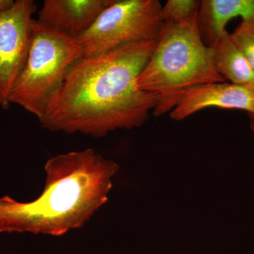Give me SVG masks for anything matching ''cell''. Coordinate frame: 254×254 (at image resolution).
Masks as SVG:
<instances>
[{"label": "cell", "instance_id": "cell-1", "mask_svg": "<svg viewBox=\"0 0 254 254\" xmlns=\"http://www.w3.org/2000/svg\"><path fill=\"white\" fill-rule=\"evenodd\" d=\"M156 41L141 42L73 65L39 123L43 128L96 138L146 122L158 104L155 95L141 91L136 79L153 54Z\"/></svg>", "mask_w": 254, "mask_h": 254}, {"label": "cell", "instance_id": "cell-2", "mask_svg": "<svg viewBox=\"0 0 254 254\" xmlns=\"http://www.w3.org/2000/svg\"><path fill=\"white\" fill-rule=\"evenodd\" d=\"M118 164L94 150L70 152L45 165L46 186L37 199L20 203L0 198V232L62 236L79 229L108 201Z\"/></svg>", "mask_w": 254, "mask_h": 254}, {"label": "cell", "instance_id": "cell-3", "mask_svg": "<svg viewBox=\"0 0 254 254\" xmlns=\"http://www.w3.org/2000/svg\"><path fill=\"white\" fill-rule=\"evenodd\" d=\"M198 11L183 22H163L153 54L137 78L140 90L158 98L155 117L170 113L193 87L225 82L200 36Z\"/></svg>", "mask_w": 254, "mask_h": 254}, {"label": "cell", "instance_id": "cell-4", "mask_svg": "<svg viewBox=\"0 0 254 254\" xmlns=\"http://www.w3.org/2000/svg\"><path fill=\"white\" fill-rule=\"evenodd\" d=\"M83 57L77 40L35 19L27 60L11 92L10 103L39 120L71 68Z\"/></svg>", "mask_w": 254, "mask_h": 254}, {"label": "cell", "instance_id": "cell-5", "mask_svg": "<svg viewBox=\"0 0 254 254\" xmlns=\"http://www.w3.org/2000/svg\"><path fill=\"white\" fill-rule=\"evenodd\" d=\"M158 0H115L77 38L83 56L104 54L122 47L156 41L163 21Z\"/></svg>", "mask_w": 254, "mask_h": 254}, {"label": "cell", "instance_id": "cell-6", "mask_svg": "<svg viewBox=\"0 0 254 254\" xmlns=\"http://www.w3.org/2000/svg\"><path fill=\"white\" fill-rule=\"evenodd\" d=\"M37 8L33 0H16L12 9L0 13V107L3 110L11 105V92L27 60Z\"/></svg>", "mask_w": 254, "mask_h": 254}, {"label": "cell", "instance_id": "cell-7", "mask_svg": "<svg viewBox=\"0 0 254 254\" xmlns=\"http://www.w3.org/2000/svg\"><path fill=\"white\" fill-rule=\"evenodd\" d=\"M254 105L252 85L241 86L226 82L204 83L189 89L170 112V116L175 121H180L208 108L245 110L250 113Z\"/></svg>", "mask_w": 254, "mask_h": 254}, {"label": "cell", "instance_id": "cell-8", "mask_svg": "<svg viewBox=\"0 0 254 254\" xmlns=\"http://www.w3.org/2000/svg\"><path fill=\"white\" fill-rule=\"evenodd\" d=\"M115 0H45L38 22L73 39L88 31Z\"/></svg>", "mask_w": 254, "mask_h": 254}, {"label": "cell", "instance_id": "cell-9", "mask_svg": "<svg viewBox=\"0 0 254 254\" xmlns=\"http://www.w3.org/2000/svg\"><path fill=\"white\" fill-rule=\"evenodd\" d=\"M240 16L254 18V0H203L198 11L200 36L211 48L226 30L229 21Z\"/></svg>", "mask_w": 254, "mask_h": 254}, {"label": "cell", "instance_id": "cell-10", "mask_svg": "<svg viewBox=\"0 0 254 254\" xmlns=\"http://www.w3.org/2000/svg\"><path fill=\"white\" fill-rule=\"evenodd\" d=\"M210 48L215 69L225 81L241 86L254 84V68L232 39L231 33L224 32Z\"/></svg>", "mask_w": 254, "mask_h": 254}, {"label": "cell", "instance_id": "cell-11", "mask_svg": "<svg viewBox=\"0 0 254 254\" xmlns=\"http://www.w3.org/2000/svg\"><path fill=\"white\" fill-rule=\"evenodd\" d=\"M200 1L197 0H168L162 6L163 22L179 23L186 21L199 10Z\"/></svg>", "mask_w": 254, "mask_h": 254}, {"label": "cell", "instance_id": "cell-12", "mask_svg": "<svg viewBox=\"0 0 254 254\" xmlns=\"http://www.w3.org/2000/svg\"><path fill=\"white\" fill-rule=\"evenodd\" d=\"M231 36L254 70V18L242 20Z\"/></svg>", "mask_w": 254, "mask_h": 254}, {"label": "cell", "instance_id": "cell-13", "mask_svg": "<svg viewBox=\"0 0 254 254\" xmlns=\"http://www.w3.org/2000/svg\"><path fill=\"white\" fill-rule=\"evenodd\" d=\"M15 2L14 0H0V13L6 12L12 9Z\"/></svg>", "mask_w": 254, "mask_h": 254}, {"label": "cell", "instance_id": "cell-14", "mask_svg": "<svg viewBox=\"0 0 254 254\" xmlns=\"http://www.w3.org/2000/svg\"><path fill=\"white\" fill-rule=\"evenodd\" d=\"M252 89H253L254 93V84L252 85ZM249 118H250V125L251 129L253 131L254 133V110L252 112V113H248Z\"/></svg>", "mask_w": 254, "mask_h": 254}]
</instances>
